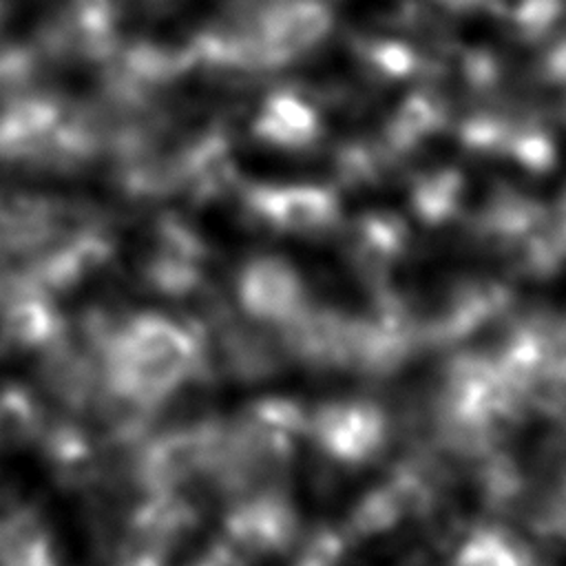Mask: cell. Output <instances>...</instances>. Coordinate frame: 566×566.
Returning a JSON list of instances; mask_svg holds the SVG:
<instances>
[{"label": "cell", "mask_w": 566, "mask_h": 566, "mask_svg": "<svg viewBox=\"0 0 566 566\" xmlns=\"http://www.w3.org/2000/svg\"><path fill=\"white\" fill-rule=\"evenodd\" d=\"M553 228L559 234L562 243L566 245V188L559 195V201H557V208H555V217H553Z\"/></svg>", "instance_id": "52a82bcc"}, {"label": "cell", "mask_w": 566, "mask_h": 566, "mask_svg": "<svg viewBox=\"0 0 566 566\" xmlns=\"http://www.w3.org/2000/svg\"><path fill=\"white\" fill-rule=\"evenodd\" d=\"M546 71L555 80L566 82V44H562L548 60H546Z\"/></svg>", "instance_id": "8992f818"}, {"label": "cell", "mask_w": 566, "mask_h": 566, "mask_svg": "<svg viewBox=\"0 0 566 566\" xmlns=\"http://www.w3.org/2000/svg\"><path fill=\"white\" fill-rule=\"evenodd\" d=\"M444 102L433 93H411L391 113L385 126V150H409L444 124Z\"/></svg>", "instance_id": "6da1fadb"}, {"label": "cell", "mask_w": 566, "mask_h": 566, "mask_svg": "<svg viewBox=\"0 0 566 566\" xmlns=\"http://www.w3.org/2000/svg\"><path fill=\"white\" fill-rule=\"evenodd\" d=\"M502 150L531 172H544L555 164V146L551 137L531 124L511 126Z\"/></svg>", "instance_id": "277c9868"}, {"label": "cell", "mask_w": 566, "mask_h": 566, "mask_svg": "<svg viewBox=\"0 0 566 566\" xmlns=\"http://www.w3.org/2000/svg\"><path fill=\"white\" fill-rule=\"evenodd\" d=\"M464 181L458 170L440 168L420 177L411 188V206L424 223H442L462 201Z\"/></svg>", "instance_id": "7a4b0ae2"}, {"label": "cell", "mask_w": 566, "mask_h": 566, "mask_svg": "<svg viewBox=\"0 0 566 566\" xmlns=\"http://www.w3.org/2000/svg\"><path fill=\"white\" fill-rule=\"evenodd\" d=\"M371 69L382 80H405L418 69V60L409 49L394 42H382L371 51Z\"/></svg>", "instance_id": "5b68a950"}, {"label": "cell", "mask_w": 566, "mask_h": 566, "mask_svg": "<svg viewBox=\"0 0 566 566\" xmlns=\"http://www.w3.org/2000/svg\"><path fill=\"white\" fill-rule=\"evenodd\" d=\"M405 245L407 228L396 214L382 212L367 219L363 228V250L374 263L387 268L405 252Z\"/></svg>", "instance_id": "3957f363"}]
</instances>
